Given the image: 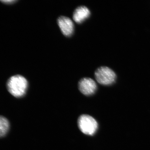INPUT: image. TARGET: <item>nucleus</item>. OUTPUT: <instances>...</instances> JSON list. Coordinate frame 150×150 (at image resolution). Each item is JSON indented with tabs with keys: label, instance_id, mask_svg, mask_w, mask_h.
I'll return each mask as SVG.
<instances>
[{
	"label": "nucleus",
	"instance_id": "1",
	"mask_svg": "<svg viewBox=\"0 0 150 150\" xmlns=\"http://www.w3.org/2000/svg\"><path fill=\"white\" fill-rule=\"evenodd\" d=\"M28 86L27 79L20 75L11 77L7 83V89L9 92L17 98L23 97L25 94Z\"/></svg>",
	"mask_w": 150,
	"mask_h": 150
},
{
	"label": "nucleus",
	"instance_id": "2",
	"mask_svg": "<svg viewBox=\"0 0 150 150\" xmlns=\"http://www.w3.org/2000/svg\"><path fill=\"white\" fill-rule=\"evenodd\" d=\"M79 128L84 134L93 136L96 132L98 127L97 122L91 116L83 114L79 117Z\"/></svg>",
	"mask_w": 150,
	"mask_h": 150
},
{
	"label": "nucleus",
	"instance_id": "3",
	"mask_svg": "<svg viewBox=\"0 0 150 150\" xmlns=\"http://www.w3.org/2000/svg\"><path fill=\"white\" fill-rule=\"evenodd\" d=\"M95 76L99 83L104 85H109L114 83L116 75L111 69L107 67H101L95 71Z\"/></svg>",
	"mask_w": 150,
	"mask_h": 150
},
{
	"label": "nucleus",
	"instance_id": "4",
	"mask_svg": "<svg viewBox=\"0 0 150 150\" xmlns=\"http://www.w3.org/2000/svg\"><path fill=\"white\" fill-rule=\"evenodd\" d=\"M79 91L82 94L86 96L93 94L97 89L96 83L91 78H84L80 80L78 83Z\"/></svg>",
	"mask_w": 150,
	"mask_h": 150
},
{
	"label": "nucleus",
	"instance_id": "5",
	"mask_svg": "<svg viewBox=\"0 0 150 150\" xmlns=\"http://www.w3.org/2000/svg\"><path fill=\"white\" fill-rule=\"evenodd\" d=\"M57 23L62 33L67 36H70L74 31V24L70 18L65 16L59 17Z\"/></svg>",
	"mask_w": 150,
	"mask_h": 150
},
{
	"label": "nucleus",
	"instance_id": "6",
	"mask_svg": "<svg viewBox=\"0 0 150 150\" xmlns=\"http://www.w3.org/2000/svg\"><path fill=\"white\" fill-rule=\"evenodd\" d=\"M91 12L89 9L84 6H81L75 9L73 14V18L78 23H81L88 18Z\"/></svg>",
	"mask_w": 150,
	"mask_h": 150
},
{
	"label": "nucleus",
	"instance_id": "7",
	"mask_svg": "<svg viewBox=\"0 0 150 150\" xmlns=\"http://www.w3.org/2000/svg\"><path fill=\"white\" fill-rule=\"evenodd\" d=\"M9 123L6 118L3 116L0 118V136L4 137L7 134L9 128Z\"/></svg>",
	"mask_w": 150,
	"mask_h": 150
},
{
	"label": "nucleus",
	"instance_id": "8",
	"mask_svg": "<svg viewBox=\"0 0 150 150\" xmlns=\"http://www.w3.org/2000/svg\"><path fill=\"white\" fill-rule=\"evenodd\" d=\"M2 1L3 2L6 3H11L14 2L16 1H14V0H7V1Z\"/></svg>",
	"mask_w": 150,
	"mask_h": 150
}]
</instances>
